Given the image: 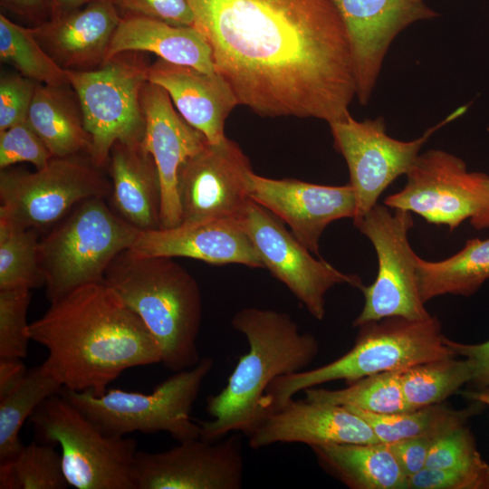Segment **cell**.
<instances>
[{"label": "cell", "mask_w": 489, "mask_h": 489, "mask_svg": "<svg viewBox=\"0 0 489 489\" xmlns=\"http://www.w3.org/2000/svg\"><path fill=\"white\" fill-rule=\"evenodd\" d=\"M94 0H50L53 16L59 15L77 8Z\"/></svg>", "instance_id": "46"}, {"label": "cell", "mask_w": 489, "mask_h": 489, "mask_svg": "<svg viewBox=\"0 0 489 489\" xmlns=\"http://www.w3.org/2000/svg\"><path fill=\"white\" fill-rule=\"evenodd\" d=\"M248 445L260 449L274 444L380 443L370 426L345 407L305 398L287 401L266 414L247 436Z\"/></svg>", "instance_id": "20"}, {"label": "cell", "mask_w": 489, "mask_h": 489, "mask_svg": "<svg viewBox=\"0 0 489 489\" xmlns=\"http://www.w3.org/2000/svg\"><path fill=\"white\" fill-rule=\"evenodd\" d=\"M29 420L39 442L61 446L69 486L133 489L135 439L104 434L61 393L45 399Z\"/></svg>", "instance_id": "8"}, {"label": "cell", "mask_w": 489, "mask_h": 489, "mask_svg": "<svg viewBox=\"0 0 489 489\" xmlns=\"http://www.w3.org/2000/svg\"><path fill=\"white\" fill-rule=\"evenodd\" d=\"M157 340L161 363L174 372L197 365L202 296L196 279L171 257L120 253L104 274Z\"/></svg>", "instance_id": "4"}, {"label": "cell", "mask_w": 489, "mask_h": 489, "mask_svg": "<svg viewBox=\"0 0 489 489\" xmlns=\"http://www.w3.org/2000/svg\"><path fill=\"white\" fill-rule=\"evenodd\" d=\"M31 290H0V360L27 355L31 340L27 332V312Z\"/></svg>", "instance_id": "36"}, {"label": "cell", "mask_w": 489, "mask_h": 489, "mask_svg": "<svg viewBox=\"0 0 489 489\" xmlns=\"http://www.w3.org/2000/svg\"><path fill=\"white\" fill-rule=\"evenodd\" d=\"M127 15L144 16L175 25H194V15L187 0H113Z\"/></svg>", "instance_id": "41"}, {"label": "cell", "mask_w": 489, "mask_h": 489, "mask_svg": "<svg viewBox=\"0 0 489 489\" xmlns=\"http://www.w3.org/2000/svg\"><path fill=\"white\" fill-rule=\"evenodd\" d=\"M412 489H489V464L482 458L470 465L445 468H424L408 478Z\"/></svg>", "instance_id": "38"}, {"label": "cell", "mask_w": 489, "mask_h": 489, "mask_svg": "<svg viewBox=\"0 0 489 489\" xmlns=\"http://www.w3.org/2000/svg\"><path fill=\"white\" fill-rule=\"evenodd\" d=\"M4 6L11 11L30 18H37L43 14L50 0H1Z\"/></svg>", "instance_id": "45"}, {"label": "cell", "mask_w": 489, "mask_h": 489, "mask_svg": "<svg viewBox=\"0 0 489 489\" xmlns=\"http://www.w3.org/2000/svg\"><path fill=\"white\" fill-rule=\"evenodd\" d=\"M90 156L53 158L34 172L1 169L0 217L24 228L53 227L79 203L106 198L110 182Z\"/></svg>", "instance_id": "10"}, {"label": "cell", "mask_w": 489, "mask_h": 489, "mask_svg": "<svg viewBox=\"0 0 489 489\" xmlns=\"http://www.w3.org/2000/svg\"><path fill=\"white\" fill-rule=\"evenodd\" d=\"M462 395L472 401H477L489 408V388L463 391Z\"/></svg>", "instance_id": "47"}, {"label": "cell", "mask_w": 489, "mask_h": 489, "mask_svg": "<svg viewBox=\"0 0 489 489\" xmlns=\"http://www.w3.org/2000/svg\"><path fill=\"white\" fill-rule=\"evenodd\" d=\"M480 402L464 409H454L442 403L396 414H374L352 407H345L360 416L372 428L380 443L427 436L432 439L466 425L467 420L480 413Z\"/></svg>", "instance_id": "29"}, {"label": "cell", "mask_w": 489, "mask_h": 489, "mask_svg": "<svg viewBox=\"0 0 489 489\" xmlns=\"http://www.w3.org/2000/svg\"><path fill=\"white\" fill-rule=\"evenodd\" d=\"M416 263L424 303L444 294L469 297L489 279V238L468 239L459 252L441 261L417 255Z\"/></svg>", "instance_id": "28"}, {"label": "cell", "mask_w": 489, "mask_h": 489, "mask_svg": "<svg viewBox=\"0 0 489 489\" xmlns=\"http://www.w3.org/2000/svg\"><path fill=\"white\" fill-rule=\"evenodd\" d=\"M187 1L239 105L328 124L350 114L351 46L332 0Z\"/></svg>", "instance_id": "1"}, {"label": "cell", "mask_w": 489, "mask_h": 489, "mask_svg": "<svg viewBox=\"0 0 489 489\" xmlns=\"http://www.w3.org/2000/svg\"><path fill=\"white\" fill-rule=\"evenodd\" d=\"M145 133L141 142L158 168L161 186V228L181 224L178 175L186 161L208 142L176 110L168 93L147 82L141 91Z\"/></svg>", "instance_id": "19"}, {"label": "cell", "mask_w": 489, "mask_h": 489, "mask_svg": "<svg viewBox=\"0 0 489 489\" xmlns=\"http://www.w3.org/2000/svg\"><path fill=\"white\" fill-rule=\"evenodd\" d=\"M62 456L52 445L31 442L0 462V489H65Z\"/></svg>", "instance_id": "35"}, {"label": "cell", "mask_w": 489, "mask_h": 489, "mask_svg": "<svg viewBox=\"0 0 489 489\" xmlns=\"http://www.w3.org/2000/svg\"><path fill=\"white\" fill-rule=\"evenodd\" d=\"M63 386L41 364L27 371L21 382L0 399V462L14 458L22 449L20 430L26 419Z\"/></svg>", "instance_id": "30"}, {"label": "cell", "mask_w": 489, "mask_h": 489, "mask_svg": "<svg viewBox=\"0 0 489 489\" xmlns=\"http://www.w3.org/2000/svg\"><path fill=\"white\" fill-rule=\"evenodd\" d=\"M403 370L364 377L340 389L311 388L304 398L317 403L352 407L374 414H396L416 409L406 401L400 376Z\"/></svg>", "instance_id": "31"}, {"label": "cell", "mask_w": 489, "mask_h": 489, "mask_svg": "<svg viewBox=\"0 0 489 489\" xmlns=\"http://www.w3.org/2000/svg\"><path fill=\"white\" fill-rule=\"evenodd\" d=\"M353 347L321 367L283 375L265 390L264 414L278 409L303 390L334 380L351 384L364 377L440 359L456 357L444 341L441 324L435 316L424 320L388 317L360 327Z\"/></svg>", "instance_id": "5"}, {"label": "cell", "mask_w": 489, "mask_h": 489, "mask_svg": "<svg viewBox=\"0 0 489 489\" xmlns=\"http://www.w3.org/2000/svg\"><path fill=\"white\" fill-rule=\"evenodd\" d=\"M248 195L287 224L294 237L317 255L325 228L336 220L355 216V197L350 184L324 186L294 178L273 179L252 171Z\"/></svg>", "instance_id": "18"}, {"label": "cell", "mask_w": 489, "mask_h": 489, "mask_svg": "<svg viewBox=\"0 0 489 489\" xmlns=\"http://www.w3.org/2000/svg\"><path fill=\"white\" fill-rule=\"evenodd\" d=\"M239 222L264 268L282 282L316 320L325 317V297L330 289L342 283L359 289L362 286L359 276L344 273L325 260L313 257L285 228L283 221L252 199Z\"/></svg>", "instance_id": "14"}, {"label": "cell", "mask_w": 489, "mask_h": 489, "mask_svg": "<svg viewBox=\"0 0 489 489\" xmlns=\"http://www.w3.org/2000/svg\"><path fill=\"white\" fill-rule=\"evenodd\" d=\"M139 52H149L166 62L204 72H216L212 49L195 26L125 16L114 32L104 62L120 53Z\"/></svg>", "instance_id": "24"}, {"label": "cell", "mask_w": 489, "mask_h": 489, "mask_svg": "<svg viewBox=\"0 0 489 489\" xmlns=\"http://www.w3.org/2000/svg\"><path fill=\"white\" fill-rule=\"evenodd\" d=\"M37 82L22 74H2L0 79V131L24 121Z\"/></svg>", "instance_id": "40"}, {"label": "cell", "mask_w": 489, "mask_h": 489, "mask_svg": "<svg viewBox=\"0 0 489 489\" xmlns=\"http://www.w3.org/2000/svg\"><path fill=\"white\" fill-rule=\"evenodd\" d=\"M147 81L166 90L178 113L209 143H219L226 138L225 120L239 102L220 73H207L158 58L149 65Z\"/></svg>", "instance_id": "23"}, {"label": "cell", "mask_w": 489, "mask_h": 489, "mask_svg": "<svg viewBox=\"0 0 489 489\" xmlns=\"http://www.w3.org/2000/svg\"><path fill=\"white\" fill-rule=\"evenodd\" d=\"M53 158L27 120L0 131L1 169L21 162H29L39 169L45 167Z\"/></svg>", "instance_id": "37"}, {"label": "cell", "mask_w": 489, "mask_h": 489, "mask_svg": "<svg viewBox=\"0 0 489 489\" xmlns=\"http://www.w3.org/2000/svg\"><path fill=\"white\" fill-rule=\"evenodd\" d=\"M27 371L25 365L19 359L0 360V399L21 382Z\"/></svg>", "instance_id": "44"}, {"label": "cell", "mask_w": 489, "mask_h": 489, "mask_svg": "<svg viewBox=\"0 0 489 489\" xmlns=\"http://www.w3.org/2000/svg\"><path fill=\"white\" fill-rule=\"evenodd\" d=\"M445 343L458 356L474 364V377L470 383L475 388H489V340L477 344L461 343L444 337Z\"/></svg>", "instance_id": "43"}, {"label": "cell", "mask_w": 489, "mask_h": 489, "mask_svg": "<svg viewBox=\"0 0 489 489\" xmlns=\"http://www.w3.org/2000/svg\"><path fill=\"white\" fill-rule=\"evenodd\" d=\"M139 232L110 207L105 198L79 203L38 243L49 302L81 286L102 283L110 263L131 247Z\"/></svg>", "instance_id": "6"}, {"label": "cell", "mask_w": 489, "mask_h": 489, "mask_svg": "<svg viewBox=\"0 0 489 489\" xmlns=\"http://www.w3.org/2000/svg\"><path fill=\"white\" fill-rule=\"evenodd\" d=\"M121 17L113 0H94L53 18L32 32L64 70L87 71L101 65Z\"/></svg>", "instance_id": "22"}, {"label": "cell", "mask_w": 489, "mask_h": 489, "mask_svg": "<svg viewBox=\"0 0 489 489\" xmlns=\"http://www.w3.org/2000/svg\"><path fill=\"white\" fill-rule=\"evenodd\" d=\"M474 377L468 359H440L410 367L401 372L403 396L413 408L442 403Z\"/></svg>", "instance_id": "32"}, {"label": "cell", "mask_w": 489, "mask_h": 489, "mask_svg": "<svg viewBox=\"0 0 489 489\" xmlns=\"http://www.w3.org/2000/svg\"><path fill=\"white\" fill-rule=\"evenodd\" d=\"M146 256L186 257L212 264L264 268L239 220L219 219L140 231L129 248Z\"/></svg>", "instance_id": "21"}, {"label": "cell", "mask_w": 489, "mask_h": 489, "mask_svg": "<svg viewBox=\"0 0 489 489\" xmlns=\"http://www.w3.org/2000/svg\"><path fill=\"white\" fill-rule=\"evenodd\" d=\"M131 53H120L97 69L66 70L91 140L90 158L104 167L113 145L139 144L145 133L141 91L149 65Z\"/></svg>", "instance_id": "9"}, {"label": "cell", "mask_w": 489, "mask_h": 489, "mask_svg": "<svg viewBox=\"0 0 489 489\" xmlns=\"http://www.w3.org/2000/svg\"><path fill=\"white\" fill-rule=\"evenodd\" d=\"M0 60L37 83L70 85L67 71L43 49L32 32L0 14Z\"/></svg>", "instance_id": "33"}, {"label": "cell", "mask_w": 489, "mask_h": 489, "mask_svg": "<svg viewBox=\"0 0 489 489\" xmlns=\"http://www.w3.org/2000/svg\"><path fill=\"white\" fill-rule=\"evenodd\" d=\"M252 171L249 158L234 140L207 142L179 171L180 225L239 220L250 201Z\"/></svg>", "instance_id": "16"}, {"label": "cell", "mask_w": 489, "mask_h": 489, "mask_svg": "<svg viewBox=\"0 0 489 489\" xmlns=\"http://www.w3.org/2000/svg\"><path fill=\"white\" fill-rule=\"evenodd\" d=\"M68 86L37 83L27 114V121L53 158L89 156L91 149L78 97Z\"/></svg>", "instance_id": "26"}, {"label": "cell", "mask_w": 489, "mask_h": 489, "mask_svg": "<svg viewBox=\"0 0 489 489\" xmlns=\"http://www.w3.org/2000/svg\"><path fill=\"white\" fill-rule=\"evenodd\" d=\"M404 188L387 197L391 209L415 213L451 231L466 219L476 230L489 229V176L469 172L460 158L441 149L419 154L406 174Z\"/></svg>", "instance_id": "11"}, {"label": "cell", "mask_w": 489, "mask_h": 489, "mask_svg": "<svg viewBox=\"0 0 489 489\" xmlns=\"http://www.w3.org/2000/svg\"><path fill=\"white\" fill-rule=\"evenodd\" d=\"M435 439L417 436L387 444L403 474L408 478L426 468L427 455Z\"/></svg>", "instance_id": "42"}, {"label": "cell", "mask_w": 489, "mask_h": 489, "mask_svg": "<svg viewBox=\"0 0 489 489\" xmlns=\"http://www.w3.org/2000/svg\"><path fill=\"white\" fill-rule=\"evenodd\" d=\"M213 367L212 358H201L197 365L175 372L149 394L112 388L96 396L64 388L60 393L108 436L167 432L182 442L199 437V425L190 413Z\"/></svg>", "instance_id": "7"}, {"label": "cell", "mask_w": 489, "mask_h": 489, "mask_svg": "<svg viewBox=\"0 0 489 489\" xmlns=\"http://www.w3.org/2000/svg\"><path fill=\"white\" fill-rule=\"evenodd\" d=\"M158 453L137 451L133 489H239L244 461L241 438L231 433L216 441L200 437Z\"/></svg>", "instance_id": "15"}, {"label": "cell", "mask_w": 489, "mask_h": 489, "mask_svg": "<svg viewBox=\"0 0 489 489\" xmlns=\"http://www.w3.org/2000/svg\"><path fill=\"white\" fill-rule=\"evenodd\" d=\"M377 204L354 225L375 248L378 273L373 283L362 285L365 302L354 327L388 317L424 320L431 315L423 302L417 283V254L408 242L412 213Z\"/></svg>", "instance_id": "12"}, {"label": "cell", "mask_w": 489, "mask_h": 489, "mask_svg": "<svg viewBox=\"0 0 489 489\" xmlns=\"http://www.w3.org/2000/svg\"><path fill=\"white\" fill-rule=\"evenodd\" d=\"M482 458L474 435L465 425L433 441L426 467L431 469L457 467L473 464Z\"/></svg>", "instance_id": "39"}, {"label": "cell", "mask_w": 489, "mask_h": 489, "mask_svg": "<svg viewBox=\"0 0 489 489\" xmlns=\"http://www.w3.org/2000/svg\"><path fill=\"white\" fill-rule=\"evenodd\" d=\"M39 231L0 217V290L45 284L38 255Z\"/></svg>", "instance_id": "34"}, {"label": "cell", "mask_w": 489, "mask_h": 489, "mask_svg": "<svg viewBox=\"0 0 489 489\" xmlns=\"http://www.w3.org/2000/svg\"><path fill=\"white\" fill-rule=\"evenodd\" d=\"M319 465L351 489H408L387 444H323L310 446Z\"/></svg>", "instance_id": "27"}, {"label": "cell", "mask_w": 489, "mask_h": 489, "mask_svg": "<svg viewBox=\"0 0 489 489\" xmlns=\"http://www.w3.org/2000/svg\"><path fill=\"white\" fill-rule=\"evenodd\" d=\"M112 209L139 231L161 228V186L152 156L142 144L116 142L110 153Z\"/></svg>", "instance_id": "25"}, {"label": "cell", "mask_w": 489, "mask_h": 489, "mask_svg": "<svg viewBox=\"0 0 489 489\" xmlns=\"http://www.w3.org/2000/svg\"><path fill=\"white\" fill-rule=\"evenodd\" d=\"M27 332L46 349V369L74 391L100 396L123 371L161 363L158 344L144 322L103 283L52 302Z\"/></svg>", "instance_id": "2"}, {"label": "cell", "mask_w": 489, "mask_h": 489, "mask_svg": "<svg viewBox=\"0 0 489 489\" xmlns=\"http://www.w3.org/2000/svg\"><path fill=\"white\" fill-rule=\"evenodd\" d=\"M231 325L245 336L249 350L239 358L224 388L206 398L212 419L197 421L199 437L206 441L235 432L247 436L264 417L262 401L272 381L306 369L319 353L317 339L302 333L283 312L244 308L233 316Z\"/></svg>", "instance_id": "3"}, {"label": "cell", "mask_w": 489, "mask_h": 489, "mask_svg": "<svg viewBox=\"0 0 489 489\" xmlns=\"http://www.w3.org/2000/svg\"><path fill=\"white\" fill-rule=\"evenodd\" d=\"M351 46L356 97L367 105L385 56L398 34L408 25L438 14L423 0H332Z\"/></svg>", "instance_id": "17"}, {"label": "cell", "mask_w": 489, "mask_h": 489, "mask_svg": "<svg viewBox=\"0 0 489 489\" xmlns=\"http://www.w3.org/2000/svg\"><path fill=\"white\" fill-rule=\"evenodd\" d=\"M467 109L468 105L457 108L421 137L410 141L389 137L381 117L358 121L350 114L329 123L334 146L348 165L356 202L354 224L377 205L382 192L397 177L409 171L427 139Z\"/></svg>", "instance_id": "13"}]
</instances>
